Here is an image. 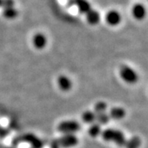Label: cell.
<instances>
[{
    "instance_id": "obj_9",
    "label": "cell",
    "mask_w": 148,
    "mask_h": 148,
    "mask_svg": "<svg viewBox=\"0 0 148 148\" xmlns=\"http://www.w3.org/2000/svg\"><path fill=\"white\" fill-rule=\"evenodd\" d=\"M125 110L120 107H114L111 108L109 111L110 118L114 120H121L125 118Z\"/></svg>"
},
{
    "instance_id": "obj_1",
    "label": "cell",
    "mask_w": 148,
    "mask_h": 148,
    "mask_svg": "<svg viewBox=\"0 0 148 148\" xmlns=\"http://www.w3.org/2000/svg\"><path fill=\"white\" fill-rule=\"evenodd\" d=\"M101 135L107 142H113L120 147L124 146L126 141L124 134L118 129H107L102 131Z\"/></svg>"
},
{
    "instance_id": "obj_8",
    "label": "cell",
    "mask_w": 148,
    "mask_h": 148,
    "mask_svg": "<svg viewBox=\"0 0 148 148\" xmlns=\"http://www.w3.org/2000/svg\"><path fill=\"white\" fill-rule=\"evenodd\" d=\"M58 87L63 92H68L72 88L73 82L68 76L61 75L58 78Z\"/></svg>"
},
{
    "instance_id": "obj_21",
    "label": "cell",
    "mask_w": 148,
    "mask_h": 148,
    "mask_svg": "<svg viewBox=\"0 0 148 148\" xmlns=\"http://www.w3.org/2000/svg\"><path fill=\"white\" fill-rule=\"evenodd\" d=\"M75 5V2H74V0H67V2H66V6L68 7V8H71L73 6Z\"/></svg>"
},
{
    "instance_id": "obj_12",
    "label": "cell",
    "mask_w": 148,
    "mask_h": 148,
    "mask_svg": "<svg viewBox=\"0 0 148 148\" xmlns=\"http://www.w3.org/2000/svg\"><path fill=\"white\" fill-rule=\"evenodd\" d=\"M75 5L77 7L79 13L86 14L92 9V6L87 0H74Z\"/></svg>"
},
{
    "instance_id": "obj_6",
    "label": "cell",
    "mask_w": 148,
    "mask_h": 148,
    "mask_svg": "<svg viewBox=\"0 0 148 148\" xmlns=\"http://www.w3.org/2000/svg\"><path fill=\"white\" fill-rule=\"evenodd\" d=\"M105 21L109 24L110 26L112 27H115V26L119 25V23L122 21V16L116 10H111L110 12H107L106 14Z\"/></svg>"
},
{
    "instance_id": "obj_20",
    "label": "cell",
    "mask_w": 148,
    "mask_h": 148,
    "mask_svg": "<svg viewBox=\"0 0 148 148\" xmlns=\"http://www.w3.org/2000/svg\"><path fill=\"white\" fill-rule=\"evenodd\" d=\"M9 134V131L0 125V138H5Z\"/></svg>"
},
{
    "instance_id": "obj_17",
    "label": "cell",
    "mask_w": 148,
    "mask_h": 148,
    "mask_svg": "<svg viewBox=\"0 0 148 148\" xmlns=\"http://www.w3.org/2000/svg\"><path fill=\"white\" fill-rule=\"evenodd\" d=\"M110 118L108 113H107V112L106 113L96 114L95 123H97V124H99L100 125H107V123L110 122Z\"/></svg>"
},
{
    "instance_id": "obj_13",
    "label": "cell",
    "mask_w": 148,
    "mask_h": 148,
    "mask_svg": "<svg viewBox=\"0 0 148 148\" xmlns=\"http://www.w3.org/2000/svg\"><path fill=\"white\" fill-rule=\"evenodd\" d=\"M2 16L6 19H14L18 16V10L14 8V6L13 7H8V8H3Z\"/></svg>"
},
{
    "instance_id": "obj_18",
    "label": "cell",
    "mask_w": 148,
    "mask_h": 148,
    "mask_svg": "<svg viewBox=\"0 0 148 148\" xmlns=\"http://www.w3.org/2000/svg\"><path fill=\"white\" fill-rule=\"evenodd\" d=\"M107 109V104L103 101H98L94 107V112L96 114L102 113H106Z\"/></svg>"
},
{
    "instance_id": "obj_2",
    "label": "cell",
    "mask_w": 148,
    "mask_h": 148,
    "mask_svg": "<svg viewBox=\"0 0 148 148\" xmlns=\"http://www.w3.org/2000/svg\"><path fill=\"white\" fill-rule=\"evenodd\" d=\"M78 144L79 139L75 134H63L58 139L53 141L51 147V148H71Z\"/></svg>"
},
{
    "instance_id": "obj_22",
    "label": "cell",
    "mask_w": 148,
    "mask_h": 148,
    "mask_svg": "<svg viewBox=\"0 0 148 148\" xmlns=\"http://www.w3.org/2000/svg\"><path fill=\"white\" fill-rule=\"evenodd\" d=\"M7 148H15V147H7Z\"/></svg>"
},
{
    "instance_id": "obj_19",
    "label": "cell",
    "mask_w": 148,
    "mask_h": 148,
    "mask_svg": "<svg viewBox=\"0 0 148 148\" xmlns=\"http://www.w3.org/2000/svg\"><path fill=\"white\" fill-rule=\"evenodd\" d=\"M14 5V0H0V7L2 8L13 7Z\"/></svg>"
},
{
    "instance_id": "obj_11",
    "label": "cell",
    "mask_w": 148,
    "mask_h": 148,
    "mask_svg": "<svg viewBox=\"0 0 148 148\" xmlns=\"http://www.w3.org/2000/svg\"><path fill=\"white\" fill-rule=\"evenodd\" d=\"M86 21L90 25H97L101 21V15L97 11L94 9H91L86 14Z\"/></svg>"
},
{
    "instance_id": "obj_14",
    "label": "cell",
    "mask_w": 148,
    "mask_h": 148,
    "mask_svg": "<svg viewBox=\"0 0 148 148\" xmlns=\"http://www.w3.org/2000/svg\"><path fill=\"white\" fill-rule=\"evenodd\" d=\"M88 132L89 135L92 138H97L101 134V125H100L99 124H97V123H94L91 124L89 129L88 130Z\"/></svg>"
},
{
    "instance_id": "obj_5",
    "label": "cell",
    "mask_w": 148,
    "mask_h": 148,
    "mask_svg": "<svg viewBox=\"0 0 148 148\" xmlns=\"http://www.w3.org/2000/svg\"><path fill=\"white\" fill-rule=\"evenodd\" d=\"M121 79L128 84L136 83L138 80V75L134 69L129 66H123L119 70Z\"/></svg>"
},
{
    "instance_id": "obj_16",
    "label": "cell",
    "mask_w": 148,
    "mask_h": 148,
    "mask_svg": "<svg viewBox=\"0 0 148 148\" xmlns=\"http://www.w3.org/2000/svg\"><path fill=\"white\" fill-rule=\"evenodd\" d=\"M141 144V140L138 136H134L129 140H126L124 146L126 148H139Z\"/></svg>"
},
{
    "instance_id": "obj_15",
    "label": "cell",
    "mask_w": 148,
    "mask_h": 148,
    "mask_svg": "<svg viewBox=\"0 0 148 148\" xmlns=\"http://www.w3.org/2000/svg\"><path fill=\"white\" fill-rule=\"evenodd\" d=\"M82 119L84 123H87V124H92V123H95L96 113L94 111H86L82 113Z\"/></svg>"
},
{
    "instance_id": "obj_10",
    "label": "cell",
    "mask_w": 148,
    "mask_h": 148,
    "mask_svg": "<svg viewBox=\"0 0 148 148\" xmlns=\"http://www.w3.org/2000/svg\"><path fill=\"white\" fill-rule=\"evenodd\" d=\"M132 13L136 20H142L145 18L146 16V8L142 4H135L133 6Z\"/></svg>"
},
{
    "instance_id": "obj_3",
    "label": "cell",
    "mask_w": 148,
    "mask_h": 148,
    "mask_svg": "<svg viewBox=\"0 0 148 148\" xmlns=\"http://www.w3.org/2000/svg\"><path fill=\"white\" fill-rule=\"evenodd\" d=\"M21 142L28 143L30 144L32 148H43V146H44V144L41 139L36 136L35 134H30V133L23 134L22 136L17 137L13 140L12 143L14 145H18Z\"/></svg>"
},
{
    "instance_id": "obj_4",
    "label": "cell",
    "mask_w": 148,
    "mask_h": 148,
    "mask_svg": "<svg viewBox=\"0 0 148 148\" xmlns=\"http://www.w3.org/2000/svg\"><path fill=\"white\" fill-rule=\"evenodd\" d=\"M81 125L76 120H66L60 123L57 127V130L63 134H73L78 132Z\"/></svg>"
},
{
    "instance_id": "obj_7",
    "label": "cell",
    "mask_w": 148,
    "mask_h": 148,
    "mask_svg": "<svg viewBox=\"0 0 148 148\" xmlns=\"http://www.w3.org/2000/svg\"><path fill=\"white\" fill-rule=\"evenodd\" d=\"M33 45L36 49H43L47 45V38L43 33H37L33 37Z\"/></svg>"
}]
</instances>
